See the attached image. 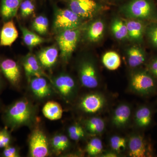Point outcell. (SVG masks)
<instances>
[{
	"label": "cell",
	"mask_w": 157,
	"mask_h": 157,
	"mask_svg": "<svg viewBox=\"0 0 157 157\" xmlns=\"http://www.w3.org/2000/svg\"><path fill=\"white\" fill-rule=\"evenodd\" d=\"M23 39L25 43L29 47H34L44 42V39L25 27H21Z\"/></svg>",
	"instance_id": "4316f807"
},
{
	"label": "cell",
	"mask_w": 157,
	"mask_h": 157,
	"mask_svg": "<svg viewBox=\"0 0 157 157\" xmlns=\"http://www.w3.org/2000/svg\"><path fill=\"white\" fill-rule=\"evenodd\" d=\"M111 32L116 39L122 40L128 39V32L125 21L120 19H114L111 25Z\"/></svg>",
	"instance_id": "d4e9b609"
},
{
	"label": "cell",
	"mask_w": 157,
	"mask_h": 157,
	"mask_svg": "<svg viewBox=\"0 0 157 157\" xmlns=\"http://www.w3.org/2000/svg\"><path fill=\"white\" fill-rule=\"evenodd\" d=\"M86 150L88 154L92 156L100 155L103 150L102 140L98 137L93 138L88 143Z\"/></svg>",
	"instance_id": "83f0119b"
},
{
	"label": "cell",
	"mask_w": 157,
	"mask_h": 157,
	"mask_svg": "<svg viewBox=\"0 0 157 157\" xmlns=\"http://www.w3.org/2000/svg\"><path fill=\"white\" fill-rule=\"evenodd\" d=\"M29 150L33 157H45L49 154L47 137L39 129L34 131L30 137Z\"/></svg>",
	"instance_id": "52a82bcc"
},
{
	"label": "cell",
	"mask_w": 157,
	"mask_h": 157,
	"mask_svg": "<svg viewBox=\"0 0 157 157\" xmlns=\"http://www.w3.org/2000/svg\"><path fill=\"white\" fill-rule=\"evenodd\" d=\"M3 86H3L2 78V76L0 74V91L2 90Z\"/></svg>",
	"instance_id": "f35d334b"
},
{
	"label": "cell",
	"mask_w": 157,
	"mask_h": 157,
	"mask_svg": "<svg viewBox=\"0 0 157 157\" xmlns=\"http://www.w3.org/2000/svg\"><path fill=\"white\" fill-rule=\"evenodd\" d=\"M79 79L84 87L94 89L98 87L99 78L97 68L94 64L91 61L82 63L79 70Z\"/></svg>",
	"instance_id": "9c48e42d"
},
{
	"label": "cell",
	"mask_w": 157,
	"mask_h": 157,
	"mask_svg": "<svg viewBox=\"0 0 157 157\" xmlns=\"http://www.w3.org/2000/svg\"><path fill=\"white\" fill-rule=\"evenodd\" d=\"M121 11L130 19L142 21L157 18L156 9L152 0H131L122 7Z\"/></svg>",
	"instance_id": "7a4b0ae2"
},
{
	"label": "cell",
	"mask_w": 157,
	"mask_h": 157,
	"mask_svg": "<svg viewBox=\"0 0 157 157\" xmlns=\"http://www.w3.org/2000/svg\"><path fill=\"white\" fill-rule=\"evenodd\" d=\"M12 138L7 128L0 129V149H4L11 145Z\"/></svg>",
	"instance_id": "d6a6232c"
},
{
	"label": "cell",
	"mask_w": 157,
	"mask_h": 157,
	"mask_svg": "<svg viewBox=\"0 0 157 157\" xmlns=\"http://www.w3.org/2000/svg\"><path fill=\"white\" fill-rule=\"evenodd\" d=\"M33 28L38 33L43 35L48 30V20L45 16H40L36 17L33 23Z\"/></svg>",
	"instance_id": "f546056e"
},
{
	"label": "cell",
	"mask_w": 157,
	"mask_h": 157,
	"mask_svg": "<svg viewBox=\"0 0 157 157\" xmlns=\"http://www.w3.org/2000/svg\"><path fill=\"white\" fill-rule=\"evenodd\" d=\"M33 116L30 104L25 100H19L4 109L2 120L6 127L14 130L27 124Z\"/></svg>",
	"instance_id": "6da1fadb"
},
{
	"label": "cell",
	"mask_w": 157,
	"mask_h": 157,
	"mask_svg": "<svg viewBox=\"0 0 157 157\" xmlns=\"http://www.w3.org/2000/svg\"><path fill=\"white\" fill-rule=\"evenodd\" d=\"M70 9L82 18L93 17L100 9L95 0H69Z\"/></svg>",
	"instance_id": "ba28073f"
},
{
	"label": "cell",
	"mask_w": 157,
	"mask_h": 157,
	"mask_svg": "<svg viewBox=\"0 0 157 157\" xmlns=\"http://www.w3.org/2000/svg\"><path fill=\"white\" fill-rule=\"evenodd\" d=\"M128 64L132 68H136L144 63L146 55L144 51L140 47L132 46L128 48L127 52Z\"/></svg>",
	"instance_id": "d6986e66"
},
{
	"label": "cell",
	"mask_w": 157,
	"mask_h": 157,
	"mask_svg": "<svg viewBox=\"0 0 157 157\" xmlns=\"http://www.w3.org/2000/svg\"><path fill=\"white\" fill-rule=\"evenodd\" d=\"M45 117L51 121L58 120L62 117L63 110L61 106L57 102L50 101L45 104L42 109Z\"/></svg>",
	"instance_id": "7402d4cb"
},
{
	"label": "cell",
	"mask_w": 157,
	"mask_h": 157,
	"mask_svg": "<svg viewBox=\"0 0 157 157\" xmlns=\"http://www.w3.org/2000/svg\"><path fill=\"white\" fill-rule=\"evenodd\" d=\"M105 25L101 20H97L92 23L87 32V39L91 42H95L101 40L104 35Z\"/></svg>",
	"instance_id": "603a6c76"
},
{
	"label": "cell",
	"mask_w": 157,
	"mask_h": 157,
	"mask_svg": "<svg viewBox=\"0 0 157 157\" xmlns=\"http://www.w3.org/2000/svg\"><path fill=\"white\" fill-rule=\"evenodd\" d=\"M2 156L4 157H19V152L18 149L15 147L9 145L3 149L2 152L1 154Z\"/></svg>",
	"instance_id": "d590c367"
},
{
	"label": "cell",
	"mask_w": 157,
	"mask_h": 157,
	"mask_svg": "<svg viewBox=\"0 0 157 157\" xmlns=\"http://www.w3.org/2000/svg\"><path fill=\"white\" fill-rule=\"evenodd\" d=\"M147 33L151 42L157 48V23L151 25L147 29Z\"/></svg>",
	"instance_id": "e575fe53"
},
{
	"label": "cell",
	"mask_w": 157,
	"mask_h": 157,
	"mask_svg": "<svg viewBox=\"0 0 157 157\" xmlns=\"http://www.w3.org/2000/svg\"><path fill=\"white\" fill-rule=\"evenodd\" d=\"M30 86L32 91L37 98H46L51 94L50 86L46 79L42 76L34 77L32 78Z\"/></svg>",
	"instance_id": "e0dca14e"
},
{
	"label": "cell",
	"mask_w": 157,
	"mask_h": 157,
	"mask_svg": "<svg viewBox=\"0 0 157 157\" xmlns=\"http://www.w3.org/2000/svg\"><path fill=\"white\" fill-rule=\"evenodd\" d=\"M102 61L105 67L112 71L117 70L121 64L120 56L114 51L107 52L104 54Z\"/></svg>",
	"instance_id": "cb8c5ba5"
},
{
	"label": "cell",
	"mask_w": 157,
	"mask_h": 157,
	"mask_svg": "<svg viewBox=\"0 0 157 157\" xmlns=\"http://www.w3.org/2000/svg\"><path fill=\"white\" fill-rule=\"evenodd\" d=\"M129 155L133 157L152 156V148L145 137L140 134H135L128 141Z\"/></svg>",
	"instance_id": "8992f818"
},
{
	"label": "cell",
	"mask_w": 157,
	"mask_h": 157,
	"mask_svg": "<svg viewBox=\"0 0 157 157\" xmlns=\"http://www.w3.org/2000/svg\"><path fill=\"white\" fill-rule=\"evenodd\" d=\"M20 8L21 16L23 17H26L33 13L35 7L31 0H24L21 3Z\"/></svg>",
	"instance_id": "836d02e7"
},
{
	"label": "cell",
	"mask_w": 157,
	"mask_h": 157,
	"mask_svg": "<svg viewBox=\"0 0 157 157\" xmlns=\"http://www.w3.org/2000/svg\"><path fill=\"white\" fill-rule=\"evenodd\" d=\"M68 135L72 140H78L85 136V131L82 127L78 124H75L69 127Z\"/></svg>",
	"instance_id": "1f68e13d"
},
{
	"label": "cell",
	"mask_w": 157,
	"mask_h": 157,
	"mask_svg": "<svg viewBox=\"0 0 157 157\" xmlns=\"http://www.w3.org/2000/svg\"><path fill=\"white\" fill-rule=\"evenodd\" d=\"M128 32V38L132 41L140 42L142 41L145 31V27L142 21L130 19L125 21Z\"/></svg>",
	"instance_id": "9a60e30c"
},
{
	"label": "cell",
	"mask_w": 157,
	"mask_h": 157,
	"mask_svg": "<svg viewBox=\"0 0 157 157\" xmlns=\"http://www.w3.org/2000/svg\"><path fill=\"white\" fill-rule=\"evenodd\" d=\"M0 72L13 86L17 87L20 80L19 66L14 60L5 59L0 61Z\"/></svg>",
	"instance_id": "30bf717a"
},
{
	"label": "cell",
	"mask_w": 157,
	"mask_h": 157,
	"mask_svg": "<svg viewBox=\"0 0 157 157\" xmlns=\"http://www.w3.org/2000/svg\"><path fill=\"white\" fill-rule=\"evenodd\" d=\"M148 71L157 79V57L153 59L149 63Z\"/></svg>",
	"instance_id": "8d00e7d4"
},
{
	"label": "cell",
	"mask_w": 157,
	"mask_h": 157,
	"mask_svg": "<svg viewBox=\"0 0 157 157\" xmlns=\"http://www.w3.org/2000/svg\"><path fill=\"white\" fill-rule=\"evenodd\" d=\"M24 0H2L1 13L3 19L9 21L16 16L21 3Z\"/></svg>",
	"instance_id": "ac0fdd59"
},
{
	"label": "cell",
	"mask_w": 157,
	"mask_h": 157,
	"mask_svg": "<svg viewBox=\"0 0 157 157\" xmlns=\"http://www.w3.org/2000/svg\"><path fill=\"white\" fill-rule=\"evenodd\" d=\"M23 66L26 75L29 78L44 75L38 60L33 55H29L26 57Z\"/></svg>",
	"instance_id": "ffe728a7"
},
{
	"label": "cell",
	"mask_w": 157,
	"mask_h": 157,
	"mask_svg": "<svg viewBox=\"0 0 157 157\" xmlns=\"http://www.w3.org/2000/svg\"><path fill=\"white\" fill-rule=\"evenodd\" d=\"M106 103L104 96L99 93L88 94L82 99L80 107L88 113H95L103 109Z\"/></svg>",
	"instance_id": "8fae6325"
},
{
	"label": "cell",
	"mask_w": 157,
	"mask_h": 157,
	"mask_svg": "<svg viewBox=\"0 0 157 157\" xmlns=\"http://www.w3.org/2000/svg\"><path fill=\"white\" fill-rule=\"evenodd\" d=\"M131 107L128 104H121L115 109L113 115L112 122L117 128L125 126L128 123L131 118Z\"/></svg>",
	"instance_id": "2e32d148"
},
{
	"label": "cell",
	"mask_w": 157,
	"mask_h": 157,
	"mask_svg": "<svg viewBox=\"0 0 157 157\" xmlns=\"http://www.w3.org/2000/svg\"><path fill=\"white\" fill-rule=\"evenodd\" d=\"M81 18L70 9H60L56 16L55 28L60 32L78 28L81 24Z\"/></svg>",
	"instance_id": "5b68a950"
},
{
	"label": "cell",
	"mask_w": 157,
	"mask_h": 157,
	"mask_svg": "<svg viewBox=\"0 0 157 157\" xmlns=\"http://www.w3.org/2000/svg\"><path fill=\"white\" fill-rule=\"evenodd\" d=\"M2 108V104L1 102V100H0V109H1V108Z\"/></svg>",
	"instance_id": "ab89813d"
},
{
	"label": "cell",
	"mask_w": 157,
	"mask_h": 157,
	"mask_svg": "<svg viewBox=\"0 0 157 157\" xmlns=\"http://www.w3.org/2000/svg\"><path fill=\"white\" fill-rule=\"evenodd\" d=\"M109 143L111 148L118 152L124 150L127 146L125 138L117 135L112 136L110 138Z\"/></svg>",
	"instance_id": "4dcf8cb0"
},
{
	"label": "cell",
	"mask_w": 157,
	"mask_h": 157,
	"mask_svg": "<svg viewBox=\"0 0 157 157\" xmlns=\"http://www.w3.org/2000/svg\"><path fill=\"white\" fill-rule=\"evenodd\" d=\"M52 145L56 151H63L70 146V141L68 137L64 135H56L52 138Z\"/></svg>",
	"instance_id": "f1b7e54d"
},
{
	"label": "cell",
	"mask_w": 157,
	"mask_h": 157,
	"mask_svg": "<svg viewBox=\"0 0 157 157\" xmlns=\"http://www.w3.org/2000/svg\"><path fill=\"white\" fill-rule=\"evenodd\" d=\"M104 156H103V157H117L116 154L114 153L113 152H108L105 154L104 155Z\"/></svg>",
	"instance_id": "74e56055"
},
{
	"label": "cell",
	"mask_w": 157,
	"mask_h": 157,
	"mask_svg": "<svg viewBox=\"0 0 157 157\" xmlns=\"http://www.w3.org/2000/svg\"><path fill=\"white\" fill-rule=\"evenodd\" d=\"M130 87L134 93L141 96H151L157 93L156 78L148 70H139L133 73Z\"/></svg>",
	"instance_id": "3957f363"
},
{
	"label": "cell",
	"mask_w": 157,
	"mask_h": 157,
	"mask_svg": "<svg viewBox=\"0 0 157 157\" xmlns=\"http://www.w3.org/2000/svg\"><path fill=\"white\" fill-rule=\"evenodd\" d=\"M18 36V31L13 21H8L4 23L0 33V46H11Z\"/></svg>",
	"instance_id": "4fadbf2b"
},
{
	"label": "cell",
	"mask_w": 157,
	"mask_h": 157,
	"mask_svg": "<svg viewBox=\"0 0 157 157\" xmlns=\"http://www.w3.org/2000/svg\"><path fill=\"white\" fill-rule=\"evenodd\" d=\"M152 120V109L150 106L143 105L137 108L135 114V122L137 127L146 128L151 125Z\"/></svg>",
	"instance_id": "5bb4252c"
},
{
	"label": "cell",
	"mask_w": 157,
	"mask_h": 157,
	"mask_svg": "<svg viewBox=\"0 0 157 157\" xmlns=\"http://www.w3.org/2000/svg\"><path fill=\"white\" fill-rule=\"evenodd\" d=\"M86 128L88 132L91 134L98 135L104 132L105 128V123L101 118L92 117L86 121Z\"/></svg>",
	"instance_id": "484cf974"
},
{
	"label": "cell",
	"mask_w": 157,
	"mask_h": 157,
	"mask_svg": "<svg viewBox=\"0 0 157 157\" xmlns=\"http://www.w3.org/2000/svg\"><path fill=\"white\" fill-rule=\"evenodd\" d=\"M54 82L60 94L65 98H70L74 94L76 84L73 78L69 75H62L58 76Z\"/></svg>",
	"instance_id": "7c38bea8"
},
{
	"label": "cell",
	"mask_w": 157,
	"mask_h": 157,
	"mask_svg": "<svg viewBox=\"0 0 157 157\" xmlns=\"http://www.w3.org/2000/svg\"><path fill=\"white\" fill-rule=\"evenodd\" d=\"M58 54V50L56 47H50L45 48L39 54V62L45 68L51 67L56 62Z\"/></svg>",
	"instance_id": "44dd1931"
},
{
	"label": "cell",
	"mask_w": 157,
	"mask_h": 157,
	"mask_svg": "<svg viewBox=\"0 0 157 157\" xmlns=\"http://www.w3.org/2000/svg\"><path fill=\"white\" fill-rule=\"evenodd\" d=\"M80 32L79 29L65 30L60 32L57 41L61 51V55L65 60H67L76 49Z\"/></svg>",
	"instance_id": "277c9868"
}]
</instances>
